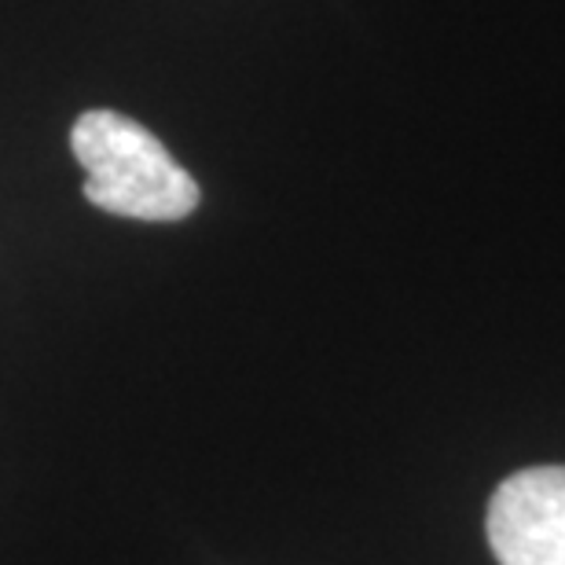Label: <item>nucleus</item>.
<instances>
[{
    "label": "nucleus",
    "mask_w": 565,
    "mask_h": 565,
    "mask_svg": "<svg viewBox=\"0 0 565 565\" xmlns=\"http://www.w3.org/2000/svg\"><path fill=\"white\" fill-rule=\"evenodd\" d=\"M484 533L500 565H565V467H529L492 492Z\"/></svg>",
    "instance_id": "2"
},
{
    "label": "nucleus",
    "mask_w": 565,
    "mask_h": 565,
    "mask_svg": "<svg viewBox=\"0 0 565 565\" xmlns=\"http://www.w3.org/2000/svg\"><path fill=\"white\" fill-rule=\"evenodd\" d=\"M85 169V199L132 221H184L199 206V184L162 140L118 110H85L71 129Z\"/></svg>",
    "instance_id": "1"
}]
</instances>
